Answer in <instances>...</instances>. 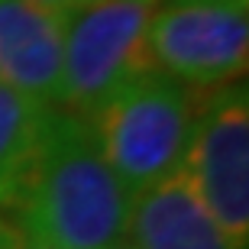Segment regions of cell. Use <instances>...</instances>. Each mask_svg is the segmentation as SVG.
<instances>
[{
    "label": "cell",
    "instance_id": "cell-6",
    "mask_svg": "<svg viewBox=\"0 0 249 249\" xmlns=\"http://www.w3.org/2000/svg\"><path fill=\"white\" fill-rule=\"evenodd\" d=\"M68 13L0 0V84L42 107L58 104Z\"/></svg>",
    "mask_w": 249,
    "mask_h": 249
},
{
    "label": "cell",
    "instance_id": "cell-8",
    "mask_svg": "<svg viewBox=\"0 0 249 249\" xmlns=\"http://www.w3.org/2000/svg\"><path fill=\"white\" fill-rule=\"evenodd\" d=\"M52 110L0 84V207L17 197Z\"/></svg>",
    "mask_w": 249,
    "mask_h": 249
},
{
    "label": "cell",
    "instance_id": "cell-10",
    "mask_svg": "<svg viewBox=\"0 0 249 249\" xmlns=\"http://www.w3.org/2000/svg\"><path fill=\"white\" fill-rule=\"evenodd\" d=\"M33 3L49 7V10H58V13H71V10H78L81 3H88V0H33Z\"/></svg>",
    "mask_w": 249,
    "mask_h": 249
},
{
    "label": "cell",
    "instance_id": "cell-7",
    "mask_svg": "<svg viewBox=\"0 0 249 249\" xmlns=\"http://www.w3.org/2000/svg\"><path fill=\"white\" fill-rule=\"evenodd\" d=\"M129 233L136 249H236L194 197L185 172L133 197Z\"/></svg>",
    "mask_w": 249,
    "mask_h": 249
},
{
    "label": "cell",
    "instance_id": "cell-11",
    "mask_svg": "<svg viewBox=\"0 0 249 249\" xmlns=\"http://www.w3.org/2000/svg\"><path fill=\"white\" fill-rule=\"evenodd\" d=\"M13 233H17V227L0 217V249H10V243H13Z\"/></svg>",
    "mask_w": 249,
    "mask_h": 249
},
{
    "label": "cell",
    "instance_id": "cell-9",
    "mask_svg": "<svg viewBox=\"0 0 249 249\" xmlns=\"http://www.w3.org/2000/svg\"><path fill=\"white\" fill-rule=\"evenodd\" d=\"M13 227H17V223H13ZM10 249H55V246H49V243H42L39 236H33V233H26V230H19V227H17Z\"/></svg>",
    "mask_w": 249,
    "mask_h": 249
},
{
    "label": "cell",
    "instance_id": "cell-4",
    "mask_svg": "<svg viewBox=\"0 0 249 249\" xmlns=\"http://www.w3.org/2000/svg\"><path fill=\"white\" fill-rule=\"evenodd\" d=\"M149 65L188 91L243 81L249 62L246 0H165L146 29Z\"/></svg>",
    "mask_w": 249,
    "mask_h": 249
},
{
    "label": "cell",
    "instance_id": "cell-1",
    "mask_svg": "<svg viewBox=\"0 0 249 249\" xmlns=\"http://www.w3.org/2000/svg\"><path fill=\"white\" fill-rule=\"evenodd\" d=\"M10 211L19 230L55 249H107L126 240L133 194L104 159L91 123L52 110Z\"/></svg>",
    "mask_w": 249,
    "mask_h": 249
},
{
    "label": "cell",
    "instance_id": "cell-2",
    "mask_svg": "<svg viewBox=\"0 0 249 249\" xmlns=\"http://www.w3.org/2000/svg\"><path fill=\"white\" fill-rule=\"evenodd\" d=\"M194 94L159 68H142L88 117L104 159L133 197L181 172Z\"/></svg>",
    "mask_w": 249,
    "mask_h": 249
},
{
    "label": "cell",
    "instance_id": "cell-3",
    "mask_svg": "<svg viewBox=\"0 0 249 249\" xmlns=\"http://www.w3.org/2000/svg\"><path fill=\"white\" fill-rule=\"evenodd\" d=\"M156 3L159 0H88L68 13L55 110L88 120L120 84L152 68L146 29Z\"/></svg>",
    "mask_w": 249,
    "mask_h": 249
},
{
    "label": "cell",
    "instance_id": "cell-5",
    "mask_svg": "<svg viewBox=\"0 0 249 249\" xmlns=\"http://www.w3.org/2000/svg\"><path fill=\"white\" fill-rule=\"evenodd\" d=\"M194 197L236 249L249 246V97L246 81L211 91L181 162Z\"/></svg>",
    "mask_w": 249,
    "mask_h": 249
},
{
    "label": "cell",
    "instance_id": "cell-12",
    "mask_svg": "<svg viewBox=\"0 0 249 249\" xmlns=\"http://www.w3.org/2000/svg\"><path fill=\"white\" fill-rule=\"evenodd\" d=\"M107 249H136V246H133V240H120V243H113V246H107Z\"/></svg>",
    "mask_w": 249,
    "mask_h": 249
}]
</instances>
